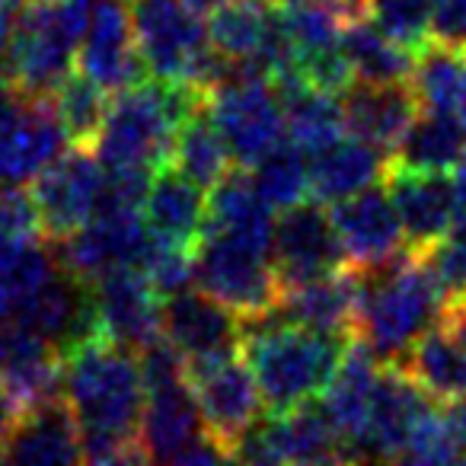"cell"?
<instances>
[{
    "instance_id": "cell-11",
    "label": "cell",
    "mask_w": 466,
    "mask_h": 466,
    "mask_svg": "<svg viewBox=\"0 0 466 466\" xmlns=\"http://www.w3.org/2000/svg\"><path fill=\"white\" fill-rule=\"evenodd\" d=\"M230 460L243 463H339L349 460L317 400L268 412L233 441Z\"/></svg>"
},
{
    "instance_id": "cell-36",
    "label": "cell",
    "mask_w": 466,
    "mask_h": 466,
    "mask_svg": "<svg viewBox=\"0 0 466 466\" xmlns=\"http://www.w3.org/2000/svg\"><path fill=\"white\" fill-rule=\"evenodd\" d=\"M169 163L201 188H211L214 182L224 179L233 169L230 154H227L224 141H220L218 128L208 116V103L176 128Z\"/></svg>"
},
{
    "instance_id": "cell-39",
    "label": "cell",
    "mask_w": 466,
    "mask_h": 466,
    "mask_svg": "<svg viewBox=\"0 0 466 466\" xmlns=\"http://www.w3.org/2000/svg\"><path fill=\"white\" fill-rule=\"evenodd\" d=\"M55 112L61 118V128L67 135V144L93 147L99 128H103L106 109H109V93L93 84L86 74L71 71L52 93Z\"/></svg>"
},
{
    "instance_id": "cell-28",
    "label": "cell",
    "mask_w": 466,
    "mask_h": 466,
    "mask_svg": "<svg viewBox=\"0 0 466 466\" xmlns=\"http://www.w3.org/2000/svg\"><path fill=\"white\" fill-rule=\"evenodd\" d=\"M387 163L390 157L380 147L355 135H342L329 147L307 157L310 198L319 205H336V201L380 182V176L387 173Z\"/></svg>"
},
{
    "instance_id": "cell-3",
    "label": "cell",
    "mask_w": 466,
    "mask_h": 466,
    "mask_svg": "<svg viewBox=\"0 0 466 466\" xmlns=\"http://www.w3.org/2000/svg\"><path fill=\"white\" fill-rule=\"evenodd\" d=\"M444 294L419 249H402L380 268L361 272L355 336L380 361H396L409 345L441 319Z\"/></svg>"
},
{
    "instance_id": "cell-5",
    "label": "cell",
    "mask_w": 466,
    "mask_h": 466,
    "mask_svg": "<svg viewBox=\"0 0 466 466\" xmlns=\"http://www.w3.org/2000/svg\"><path fill=\"white\" fill-rule=\"evenodd\" d=\"M125 7L147 77L188 80L211 93L237 74V61L214 52L208 26L182 0H125Z\"/></svg>"
},
{
    "instance_id": "cell-48",
    "label": "cell",
    "mask_w": 466,
    "mask_h": 466,
    "mask_svg": "<svg viewBox=\"0 0 466 466\" xmlns=\"http://www.w3.org/2000/svg\"><path fill=\"white\" fill-rule=\"evenodd\" d=\"M447 412H451L453 425H457L460 438H463V444H466V393H463V396H460V400L447 402Z\"/></svg>"
},
{
    "instance_id": "cell-33",
    "label": "cell",
    "mask_w": 466,
    "mask_h": 466,
    "mask_svg": "<svg viewBox=\"0 0 466 466\" xmlns=\"http://www.w3.org/2000/svg\"><path fill=\"white\" fill-rule=\"evenodd\" d=\"M275 10L294 48V67L342 48V29L355 16L339 0H279Z\"/></svg>"
},
{
    "instance_id": "cell-9",
    "label": "cell",
    "mask_w": 466,
    "mask_h": 466,
    "mask_svg": "<svg viewBox=\"0 0 466 466\" xmlns=\"http://www.w3.org/2000/svg\"><path fill=\"white\" fill-rule=\"evenodd\" d=\"M137 447L144 453V463L147 460H154V463H220V460H230L227 447L218 444L201 421L198 402H195L186 377L144 390Z\"/></svg>"
},
{
    "instance_id": "cell-40",
    "label": "cell",
    "mask_w": 466,
    "mask_h": 466,
    "mask_svg": "<svg viewBox=\"0 0 466 466\" xmlns=\"http://www.w3.org/2000/svg\"><path fill=\"white\" fill-rule=\"evenodd\" d=\"M400 460L406 463H466V444L451 412L428 406L409 431Z\"/></svg>"
},
{
    "instance_id": "cell-7",
    "label": "cell",
    "mask_w": 466,
    "mask_h": 466,
    "mask_svg": "<svg viewBox=\"0 0 466 466\" xmlns=\"http://www.w3.org/2000/svg\"><path fill=\"white\" fill-rule=\"evenodd\" d=\"M192 272L201 291L230 307L243 323L272 317L279 307L281 279L268 247L201 233L192 253Z\"/></svg>"
},
{
    "instance_id": "cell-6",
    "label": "cell",
    "mask_w": 466,
    "mask_h": 466,
    "mask_svg": "<svg viewBox=\"0 0 466 466\" xmlns=\"http://www.w3.org/2000/svg\"><path fill=\"white\" fill-rule=\"evenodd\" d=\"M90 7L86 0H26L4 61L26 96H52L74 71Z\"/></svg>"
},
{
    "instance_id": "cell-50",
    "label": "cell",
    "mask_w": 466,
    "mask_h": 466,
    "mask_svg": "<svg viewBox=\"0 0 466 466\" xmlns=\"http://www.w3.org/2000/svg\"><path fill=\"white\" fill-rule=\"evenodd\" d=\"M339 4H342L345 10H349V14H364V0H339Z\"/></svg>"
},
{
    "instance_id": "cell-25",
    "label": "cell",
    "mask_w": 466,
    "mask_h": 466,
    "mask_svg": "<svg viewBox=\"0 0 466 466\" xmlns=\"http://www.w3.org/2000/svg\"><path fill=\"white\" fill-rule=\"evenodd\" d=\"M358 298H361V272L345 266L300 285H285L275 317L329 336H355Z\"/></svg>"
},
{
    "instance_id": "cell-44",
    "label": "cell",
    "mask_w": 466,
    "mask_h": 466,
    "mask_svg": "<svg viewBox=\"0 0 466 466\" xmlns=\"http://www.w3.org/2000/svg\"><path fill=\"white\" fill-rule=\"evenodd\" d=\"M451 186H453V224L447 233L466 237V154L451 169Z\"/></svg>"
},
{
    "instance_id": "cell-51",
    "label": "cell",
    "mask_w": 466,
    "mask_h": 466,
    "mask_svg": "<svg viewBox=\"0 0 466 466\" xmlns=\"http://www.w3.org/2000/svg\"><path fill=\"white\" fill-rule=\"evenodd\" d=\"M262 4H279V0H262Z\"/></svg>"
},
{
    "instance_id": "cell-26",
    "label": "cell",
    "mask_w": 466,
    "mask_h": 466,
    "mask_svg": "<svg viewBox=\"0 0 466 466\" xmlns=\"http://www.w3.org/2000/svg\"><path fill=\"white\" fill-rule=\"evenodd\" d=\"M4 460L23 466L80 463V428L65 396H48L23 409L10 431Z\"/></svg>"
},
{
    "instance_id": "cell-49",
    "label": "cell",
    "mask_w": 466,
    "mask_h": 466,
    "mask_svg": "<svg viewBox=\"0 0 466 466\" xmlns=\"http://www.w3.org/2000/svg\"><path fill=\"white\" fill-rule=\"evenodd\" d=\"M182 4H186V7H192L198 16H205V14H214L218 7H224L227 0H182Z\"/></svg>"
},
{
    "instance_id": "cell-21",
    "label": "cell",
    "mask_w": 466,
    "mask_h": 466,
    "mask_svg": "<svg viewBox=\"0 0 466 466\" xmlns=\"http://www.w3.org/2000/svg\"><path fill=\"white\" fill-rule=\"evenodd\" d=\"M387 195L409 249H428L453 224V186L447 173L387 163Z\"/></svg>"
},
{
    "instance_id": "cell-20",
    "label": "cell",
    "mask_w": 466,
    "mask_h": 466,
    "mask_svg": "<svg viewBox=\"0 0 466 466\" xmlns=\"http://www.w3.org/2000/svg\"><path fill=\"white\" fill-rule=\"evenodd\" d=\"M377 370H380V358L361 339L351 336L345 342L342 355H339L336 370L326 380L323 393L317 396L323 415L329 419L339 441L345 444L349 460H361V441H364V428H368L370 393H374Z\"/></svg>"
},
{
    "instance_id": "cell-22",
    "label": "cell",
    "mask_w": 466,
    "mask_h": 466,
    "mask_svg": "<svg viewBox=\"0 0 466 466\" xmlns=\"http://www.w3.org/2000/svg\"><path fill=\"white\" fill-rule=\"evenodd\" d=\"M431 406L421 387L400 361H380L370 393L368 428L361 441V460H400L406 438L419 415Z\"/></svg>"
},
{
    "instance_id": "cell-27",
    "label": "cell",
    "mask_w": 466,
    "mask_h": 466,
    "mask_svg": "<svg viewBox=\"0 0 466 466\" xmlns=\"http://www.w3.org/2000/svg\"><path fill=\"white\" fill-rule=\"evenodd\" d=\"M141 214L154 240L195 249L201 237V224H205V188L195 186L188 176H182L173 163H167L150 176Z\"/></svg>"
},
{
    "instance_id": "cell-32",
    "label": "cell",
    "mask_w": 466,
    "mask_h": 466,
    "mask_svg": "<svg viewBox=\"0 0 466 466\" xmlns=\"http://www.w3.org/2000/svg\"><path fill=\"white\" fill-rule=\"evenodd\" d=\"M415 55L419 58L409 80L419 106L428 112H441L466 128V48L428 42Z\"/></svg>"
},
{
    "instance_id": "cell-29",
    "label": "cell",
    "mask_w": 466,
    "mask_h": 466,
    "mask_svg": "<svg viewBox=\"0 0 466 466\" xmlns=\"http://www.w3.org/2000/svg\"><path fill=\"white\" fill-rule=\"evenodd\" d=\"M275 214L249 182L243 167H233L224 179L211 186V198L205 201V224L201 233L214 237H233V240L259 243L272 249Z\"/></svg>"
},
{
    "instance_id": "cell-43",
    "label": "cell",
    "mask_w": 466,
    "mask_h": 466,
    "mask_svg": "<svg viewBox=\"0 0 466 466\" xmlns=\"http://www.w3.org/2000/svg\"><path fill=\"white\" fill-rule=\"evenodd\" d=\"M431 42L466 48V0H434Z\"/></svg>"
},
{
    "instance_id": "cell-24",
    "label": "cell",
    "mask_w": 466,
    "mask_h": 466,
    "mask_svg": "<svg viewBox=\"0 0 466 466\" xmlns=\"http://www.w3.org/2000/svg\"><path fill=\"white\" fill-rule=\"evenodd\" d=\"M0 387L14 406L29 409L61 393V351L16 319L0 323Z\"/></svg>"
},
{
    "instance_id": "cell-30",
    "label": "cell",
    "mask_w": 466,
    "mask_h": 466,
    "mask_svg": "<svg viewBox=\"0 0 466 466\" xmlns=\"http://www.w3.org/2000/svg\"><path fill=\"white\" fill-rule=\"evenodd\" d=\"M285 112V141H291L300 154L313 157L345 135L339 96L310 86L298 71L272 80Z\"/></svg>"
},
{
    "instance_id": "cell-12",
    "label": "cell",
    "mask_w": 466,
    "mask_h": 466,
    "mask_svg": "<svg viewBox=\"0 0 466 466\" xmlns=\"http://www.w3.org/2000/svg\"><path fill=\"white\" fill-rule=\"evenodd\" d=\"M182 374H186L188 390L198 402L205 428L230 453L233 441L240 438L266 409L249 364L233 351V355L220 358L182 361Z\"/></svg>"
},
{
    "instance_id": "cell-47",
    "label": "cell",
    "mask_w": 466,
    "mask_h": 466,
    "mask_svg": "<svg viewBox=\"0 0 466 466\" xmlns=\"http://www.w3.org/2000/svg\"><path fill=\"white\" fill-rule=\"evenodd\" d=\"M16 419H20V409L14 406V400L0 387V460H4V451H7V441H10V431H14Z\"/></svg>"
},
{
    "instance_id": "cell-35",
    "label": "cell",
    "mask_w": 466,
    "mask_h": 466,
    "mask_svg": "<svg viewBox=\"0 0 466 466\" xmlns=\"http://www.w3.org/2000/svg\"><path fill=\"white\" fill-rule=\"evenodd\" d=\"M466 154V128L441 112H421L402 131L400 144L393 147V163L409 169H431V173H451L457 160Z\"/></svg>"
},
{
    "instance_id": "cell-4",
    "label": "cell",
    "mask_w": 466,
    "mask_h": 466,
    "mask_svg": "<svg viewBox=\"0 0 466 466\" xmlns=\"http://www.w3.org/2000/svg\"><path fill=\"white\" fill-rule=\"evenodd\" d=\"M256 323L266 326L253 332L243 329L240 351L256 377L266 412H281L317 400L351 336H329L288 319L279 323L275 313Z\"/></svg>"
},
{
    "instance_id": "cell-42",
    "label": "cell",
    "mask_w": 466,
    "mask_h": 466,
    "mask_svg": "<svg viewBox=\"0 0 466 466\" xmlns=\"http://www.w3.org/2000/svg\"><path fill=\"white\" fill-rule=\"evenodd\" d=\"M419 253H421V259L428 262V268H431L434 281H438L447 304H463L466 300V237L444 233L438 243H431L428 249H419Z\"/></svg>"
},
{
    "instance_id": "cell-37",
    "label": "cell",
    "mask_w": 466,
    "mask_h": 466,
    "mask_svg": "<svg viewBox=\"0 0 466 466\" xmlns=\"http://www.w3.org/2000/svg\"><path fill=\"white\" fill-rule=\"evenodd\" d=\"M58 268L42 240H14L0 233V323L14 317L20 300Z\"/></svg>"
},
{
    "instance_id": "cell-17",
    "label": "cell",
    "mask_w": 466,
    "mask_h": 466,
    "mask_svg": "<svg viewBox=\"0 0 466 466\" xmlns=\"http://www.w3.org/2000/svg\"><path fill=\"white\" fill-rule=\"evenodd\" d=\"M243 317L205 291H176L160 300V332L182 355V361L220 358L240 351Z\"/></svg>"
},
{
    "instance_id": "cell-31",
    "label": "cell",
    "mask_w": 466,
    "mask_h": 466,
    "mask_svg": "<svg viewBox=\"0 0 466 466\" xmlns=\"http://www.w3.org/2000/svg\"><path fill=\"white\" fill-rule=\"evenodd\" d=\"M396 361L421 387V393L434 402H453L466 393V345L447 329L434 323L409 345V351Z\"/></svg>"
},
{
    "instance_id": "cell-45",
    "label": "cell",
    "mask_w": 466,
    "mask_h": 466,
    "mask_svg": "<svg viewBox=\"0 0 466 466\" xmlns=\"http://www.w3.org/2000/svg\"><path fill=\"white\" fill-rule=\"evenodd\" d=\"M23 99H26V93H23V86L16 84L14 71H10L4 55H0V122H4L10 112H16V106H20Z\"/></svg>"
},
{
    "instance_id": "cell-10",
    "label": "cell",
    "mask_w": 466,
    "mask_h": 466,
    "mask_svg": "<svg viewBox=\"0 0 466 466\" xmlns=\"http://www.w3.org/2000/svg\"><path fill=\"white\" fill-rule=\"evenodd\" d=\"M52 243L55 259L65 272H71L80 281H93L109 268L141 266L154 237L144 224L141 208L103 198V205L86 224Z\"/></svg>"
},
{
    "instance_id": "cell-16",
    "label": "cell",
    "mask_w": 466,
    "mask_h": 466,
    "mask_svg": "<svg viewBox=\"0 0 466 466\" xmlns=\"http://www.w3.org/2000/svg\"><path fill=\"white\" fill-rule=\"evenodd\" d=\"M272 262L281 288L345 268L336 227H332L329 211L319 208V201L313 205L300 201V205L279 211L272 227Z\"/></svg>"
},
{
    "instance_id": "cell-8",
    "label": "cell",
    "mask_w": 466,
    "mask_h": 466,
    "mask_svg": "<svg viewBox=\"0 0 466 466\" xmlns=\"http://www.w3.org/2000/svg\"><path fill=\"white\" fill-rule=\"evenodd\" d=\"M208 116L233 167L249 169L275 144L285 141V112H281L279 90L266 74L249 65H240L227 84L208 93Z\"/></svg>"
},
{
    "instance_id": "cell-13",
    "label": "cell",
    "mask_w": 466,
    "mask_h": 466,
    "mask_svg": "<svg viewBox=\"0 0 466 466\" xmlns=\"http://www.w3.org/2000/svg\"><path fill=\"white\" fill-rule=\"evenodd\" d=\"M106 195V169L93 147L67 144L33 179V201L46 240H61L96 214Z\"/></svg>"
},
{
    "instance_id": "cell-41",
    "label": "cell",
    "mask_w": 466,
    "mask_h": 466,
    "mask_svg": "<svg viewBox=\"0 0 466 466\" xmlns=\"http://www.w3.org/2000/svg\"><path fill=\"white\" fill-rule=\"evenodd\" d=\"M431 10L434 0H364L368 20L409 52L431 42Z\"/></svg>"
},
{
    "instance_id": "cell-34",
    "label": "cell",
    "mask_w": 466,
    "mask_h": 466,
    "mask_svg": "<svg viewBox=\"0 0 466 466\" xmlns=\"http://www.w3.org/2000/svg\"><path fill=\"white\" fill-rule=\"evenodd\" d=\"M342 55L355 80L370 84H396L409 80L415 67V52L402 48L390 35H383L364 14L351 16L342 29Z\"/></svg>"
},
{
    "instance_id": "cell-1",
    "label": "cell",
    "mask_w": 466,
    "mask_h": 466,
    "mask_svg": "<svg viewBox=\"0 0 466 466\" xmlns=\"http://www.w3.org/2000/svg\"><path fill=\"white\" fill-rule=\"evenodd\" d=\"M61 396L74 409L84 463H144L137 421L144 383L137 355L103 332L61 351Z\"/></svg>"
},
{
    "instance_id": "cell-19",
    "label": "cell",
    "mask_w": 466,
    "mask_h": 466,
    "mask_svg": "<svg viewBox=\"0 0 466 466\" xmlns=\"http://www.w3.org/2000/svg\"><path fill=\"white\" fill-rule=\"evenodd\" d=\"M80 74L103 86L106 93H118L125 86L144 80V61L137 55L125 0H96L86 16L84 39L77 52Z\"/></svg>"
},
{
    "instance_id": "cell-2",
    "label": "cell",
    "mask_w": 466,
    "mask_h": 466,
    "mask_svg": "<svg viewBox=\"0 0 466 466\" xmlns=\"http://www.w3.org/2000/svg\"><path fill=\"white\" fill-rule=\"evenodd\" d=\"M208 103V93L188 80H137L112 93L93 154L106 173L154 176L169 163L176 128Z\"/></svg>"
},
{
    "instance_id": "cell-14",
    "label": "cell",
    "mask_w": 466,
    "mask_h": 466,
    "mask_svg": "<svg viewBox=\"0 0 466 466\" xmlns=\"http://www.w3.org/2000/svg\"><path fill=\"white\" fill-rule=\"evenodd\" d=\"M90 285L93 313L103 336L128 351H141L163 336L160 332V294L150 288L137 266H118L96 275Z\"/></svg>"
},
{
    "instance_id": "cell-18",
    "label": "cell",
    "mask_w": 466,
    "mask_h": 466,
    "mask_svg": "<svg viewBox=\"0 0 466 466\" xmlns=\"http://www.w3.org/2000/svg\"><path fill=\"white\" fill-rule=\"evenodd\" d=\"M67 147L52 96H26L0 122V186H33V179Z\"/></svg>"
},
{
    "instance_id": "cell-15",
    "label": "cell",
    "mask_w": 466,
    "mask_h": 466,
    "mask_svg": "<svg viewBox=\"0 0 466 466\" xmlns=\"http://www.w3.org/2000/svg\"><path fill=\"white\" fill-rule=\"evenodd\" d=\"M329 218L336 227L345 266L358 268V272L380 268L383 262L396 259L402 249H409L387 186L380 182L329 205Z\"/></svg>"
},
{
    "instance_id": "cell-23",
    "label": "cell",
    "mask_w": 466,
    "mask_h": 466,
    "mask_svg": "<svg viewBox=\"0 0 466 466\" xmlns=\"http://www.w3.org/2000/svg\"><path fill=\"white\" fill-rule=\"evenodd\" d=\"M339 109H342L345 135L361 137L390 157L421 106L409 80H396V84L351 80L339 93Z\"/></svg>"
},
{
    "instance_id": "cell-38",
    "label": "cell",
    "mask_w": 466,
    "mask_h": 466,
    "mask_svg": "<svg viewBox=\"0 0 466 466\" xmlns=\"http://www.w3.org/2000/svg\"><path fill=\"white\" fill-rule=\"evenodd\" d=\"M249 182L272 211H285L310 198V176H307V154H300L291 141H281L262 160L247 169Z\"/></svg>"
},
{
    "instance_id": "cell-46",
    "label": "cell",
    "mask_w": 466,
    "mask_h": 466,
    "mask_svg": "<svg viewBox=\"0 0 466 466\" xmlns=\"http://www.w3.org/2000/svg\"><path fill=\"white\" fill-rule=\"evenodd\" d=\"M23 4H26V0H0V55L7 52L10 35H14L16 16H20Z\"/></svg>"
}]
</instances>
